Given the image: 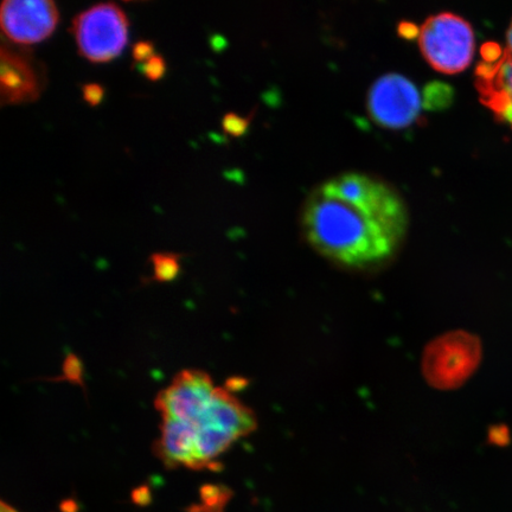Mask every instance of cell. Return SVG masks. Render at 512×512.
Instances as JSON below:
<instances>
[{
	"mask_svg": "<svg viewBox=\"0 0 512 512\" xmlns=\"http://www.w3.org/2000/svg\"><path fill=\"white\" fill-rule=\"evenodd\" d=\"M508 53L512 56V23L510 25L509 31H508Z\"/></svg>",
	"mask_w": 512,
	"mask_h": 512,
	"instance_id": "cell-22",
	"label": "cell"
},
{
	"mask_svg": "<svg viewBox=\"0 0 512 512\" xmlns=\"http://www.w3.org/2000/svg\"><path fill=\"white\" fill-rule=\"evenodd\" d=\"M160 438L153 445V453L166 469L184 466L197 470L195 430L189 422L162 418Z\"/></svg>",
	"mask_w": 512,
	"mask_h": 512,
	"instance_id": "cell-10",
	"label": "cell"
},
{
	"mask_svg": "<svg viewBox=\"0 0 512 512\" xmlns=\"http://www.w3.org/2000/svg\"><path fill=\"white\" fill-rule=\"evenodd\" d=\"M143 73L146 78L156 81L165 73V61L162 56L153 54L150 59L143 63Z\"/></svg>",
	"mask_w": 512,
	"mask_h": 512,
	"instance_id": "cell-14",
	"label": "cell"
},
{
	"mask_svg": "<svg viewBox=\"0 0 512 512\" xmlns=\"http://www.w3.org/2000/svg\"><path fill=\"white\" fill-rule=\"evenodd\" d=\"M82 94L87 104L96 106L104 96V88L99 83H87V85L82 86Z\"/></svg>",
	"mask_w": 512,
	"mask_h": 512,
	"instance_id": "cell-16",
	"label": "cell"
},
{
	"mask_svg": "<svg viewBox=\"0 0 512 512\" xmlns=\"http://www.w3.org/2000/svg\"><path fill=\"white\" fill-rule=\"evenodd\" d=\"M476 86L486 107L512 128V56L507 50L477 68Z\"/></svg>",
	"mask_w": 512,
	"mask_h": 512,
	"instance_id": "cell-8",
	"label": "cell"
},
{
	"mask_svg": "<svg viewBox=\"0 0 512 512\" xmlns=\"http://www.w3.org/2000/svg\"><path fill=\"white\" fill-rule=\"evenodd\" d=\"M2 512H18L14 508L10 507V505L6 503H2Z\"/></svg>",
	"mask_w": 512,
	"mask_h": 512,
	"instance_id": "cell-23",
	"label": "cell"
},
{
	"mask_svg": "<svg viewBox=\"0 0 512 512\" xmlns=\"http://www.w3.org/2000/svg\"><path fill=\"white\" fill-rule=\"evenodd\" d=\"M61 510L63 512H76L78 511V505L72 499H68V501H64L61 504Z\"/></svg>",
	"mask_w": 512,
	"mask_h": 512,
	"instance_id": "cell-21",
	"label": "cell"
},
{
	"mask_svg": "<svg viewBox=\"0 0 512 512\" xmlns=\"http://www.w3.org/2000/svg\"><path fill=\"white\" fill-rule=\"evenodd\" d=\"M132 501L134 504L140 505V507L149 505L152 501V495L149 486L140 485L139 488L133 490Z\"/></svg>",
	"mask_w": 512,
	"mask_h": 512,
	"instance_id": "cell-19",
	"label": "cell"
},
{
	"mask_svg": "<svg viewBox=\"0 0 512 512\" xmlns=\"http://www.w3.org/2000/svg\"><path fill=\"white\" fill-rule=\"evenodd\" d=\"M490 440L492 444L498 446H507L510 444V431L507 426L501 425L492 428L490 432Z\"/></svg>",
	"mask_w": 512,
	"mask_h": 512,
	"instance_id": "cell-18",
	"label": "cell"
},
{
	"mask_svg": "<svg viewBox=\"0 0 512 512\" xmlns=\"http://www.w3.org/2000/svg\"><path fill=\"white\" fill-rule=\"evenodd\" d=\"M248 119H242L234 113H227L222 119V127L224 132L230 136H241L246 131Z\"/></svg>",
	"mask_w": 512,
	"mask_h": 512,
	"instance_id": "cell-15",
	"label": "cell"
},
{
	"mask_svg": "<svg viewBox=\"0 0 512 512\" xmlns=\"http://www.w3.org/2000/svg\"><path fill=\"white\" fill-rule=\"evenodd\" d=\"M245 386H246V381L243 379H236V377H235V379H229L226 382V389L230 393L234 392V390H240Z\"/></svg>",
	"mask_w": 512,
	"mask_h": 512,
	"instance_id": "cell-20",
	"label": "cell"
},
{
	"mask_svg": "<svg viewBox=\"0 0 512 512\" xmlns=\"http://www.w3.org/2000/svg\"><path fill=\"white\" fill-rule=\"evenodd\" d=\"M419 46L432 68L443 74H458L472 62L475 32L463 17L440 12L421 25Z\"/></svg>",
	"mask_w": 512,
	"mask_h": 512,
	"instance_id": "cell-2",
	"label": "cell"
},
{
	"mask_svg": "<svg viewBox=\"0 0 512 512\" xmlns=\"http://www.w3.org/2000/svg\"><path fill=\"white\" fill-rule=\"evenodd\" d=\"M56 381H66L80 386L85 389V382H83V366L80 358L74 354H69L62 366V376L56 377Z\"/></svg>",
	"mask_w": 512,
	"mask_h": 512,
	"instance_id": "cell-13",
	"label": "cell"
},
{
	"mask_svg": "<svg viewBox=\"0 0 512 512\" xmlns=\"http://www.w3.org/2000/svg\"><path fill=\"white\" fill-rule=\"evenodd\" d=\"M40 82L27 57L6 46L0 47V99L2 105L35 101Z\"/></svg>",
	"mask_w": 512,
	"mask_h": 512,
	"instance_id": "cell-9",
	"label": "cell"
},
{
	"mask_svg": "<svg viewBox=\"0 0 512 512\" xmlns=\"http://www.w3.org/2000/svg\"><path fill=\"white\" fill-rule=\"evenodd\" d=\"M368 108L377 124L403 128L415 123L422 108L419 89L399 74L382 76L370 88Z\"/></svg>",
	"mask_w": 512,
	"mask_h": 512,
	"instance_id": "cell-4",
	"label": "cell"
},
{
	"mask_svg": "<svg viewBox=\"0 0 512 512\" xmlns=\"http://www.w3.org/2000/svg\"><path fill=\"white\" fill-rule=\"evenodd\" d=\"M133 59L137 62H145L153 55V44L147 41H139L133 46Z\"/></svg>",
	"mask_w": 512,
	"mask_h": 512,
	"instance_id": "cell-17",
	"label": "cell"
},
{
	"mask_svg": "<svg viewBox=\"0 0 512 512\" xmlns=\"http://www.w3.org/2000/svg\"><path fill=\"white\" fill-rule=\"evenodd\" d=\"M128 21L114 3H100L74 17L73 32L80 55L92 62L117 57L127 43Z\"/></svg>",
	"mask_w": 512,
	"mask_h": 512,
	"instance_id": "cell-3",
	"label": "cell"
},
{
	"mask_svg": "<svg viewBox=\"0 0 512 512\" xmlns=\"http://www.w3.org/2000/svg\"><path fill=\"white\" fill-rule=\"evenodd\" d=\"M482 360V345L477 337L465 332L447 336L427 358L428 375L435 382L457 386L470 377Z\"/></svg>",
	"mask_w": 512,
	"mask_h": 512,
	"instance_id": "cell-7",
	"label": "cell"
},
{
	"mask_svg": "<svg viewBox=\"0 0 512 512\" xmlns=\"http://www.w3.org/2000/svg\"><path fill=\"white\" fill-rule=\"evenodd\" d=\"M409 226L405 201L392 185L360 172L325 181L304 204L302 228L311 247L335 264L366 268L399 251Z\"/></svg>",
	"mask_w": 512,
	"mask_h": 512,
	"instance_id": "cell-1",
	"label": "cell"
},
{
	"mask_svg": "<svg viewBox=\"0 0 512 512\" xmlns=\"http://www.w3.org/2000/svg\"><path fill=\"white\" fill-rule=\"evenodd\" d=\"M59 22L51 0H5L0 9L3 34L12 42L37 43L47 38Z\"/></svg>",
	"mask_w": 512,
	"mask_h": 512,
	"instance_id": "cell-6",
	"label": "cell"
},
{
	"mask_svg": "<svg viewBox=\"0 0 512 512\" xmlns=\"http://www.w3.org/2000/svg\"><path fill=\"white\" fill-rule=\"evenodd\" d=\"M181 255L174 253H155L151 255L153 264V280L158 283H170L175 280L181 266H179Z\"/></svg>",
	"mask_w": 512,
	"mask_h": 512,
	"instance_id": "cell-11",
	"label": "cell"
},
{
	"mask_svg": "<svg viewBox=\"0 0 512 512\" xmlns=\"http://www.w3.org/2000/svg\"><path fill=\"white\" fill-rule=\"evenodd\" d=\"M216 387L202 370H183L170 386L159 392L155 407L162 418L192 421L210 405Z\"/></svg>",
	"mask_w": 512,
	"mask_h": 512,
	"instance_id": "cell-5",
	"label": "cell"
},
{
	"mask_svg": "<svg viewBox=\"0 0 512 512\" xmlns=\"http://www.w3.org/2000/svg\"><path fill=\"white\" fill-rule=\"evenodd\" d=\"M232 495V491L224 485L209 484L201 488V498L207 512H223Z\"/></svg>",
	"mask_w": 512,
	"mask_h": 512,
	"instance_id": "cell-12",
	"label": "cell"
}]
</instances>
